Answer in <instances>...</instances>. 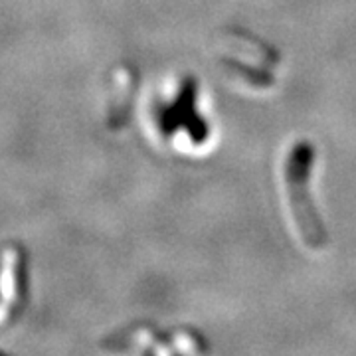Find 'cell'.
<instances>
[{
  "label": "cell",
  "instance_id": "cell-1",
  "mask_svg": "<svg viewBox=\"0 0 356 356\" xmlns=\"http://www.w3.org/2000/svg\"><path fill=\"white\" fill-rule=\"evenodd\" d=\"M309 165H311V149L305 145H299L293 151L287 166V186L291 196V206L295 218L299 222V228L303 232V238L311 248H321L327 242V234L318 222L317 212L309 200L307 192V178H309Z\"/></svg>",
  "mask_w": 356,
  "mask_h": 356
}]
</instances>
